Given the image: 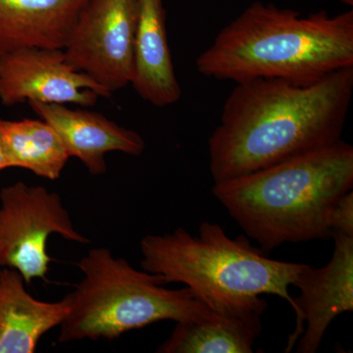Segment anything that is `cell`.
Listing matches in <instances>:
<instances>
[{"instance_id":"cell-15","label":"cell","mask_w":353,"mask_h":353,"mask_svg":"<svg viewBox=\"0 0 353 353\" xmlns=\"http://www.w3.org/2000/svg\"><path fill=\"white\" fill-rule=\"evenodd\" d=\"M11 168H23L48 180L61 176L70 155L57 132L41 119L3 120Z\"/></svg>"},{"instance_id":"cell-10","label":"cell","mask_w":353,"mask_h":353,"mask_svg":"<svg viewBox=\"0 0 353 353\" xmlns=\"http://www.w3.org/2000/svg\"><path fill=\"white\" fill-rule=\"evenodd\" d=\"M28 103L57 132L70 157L81 160L92 175L106 173L105 157L109 152L139 157L145 152V141L139 132L119 126L102 114L71 109L64 104Z\"/></svg>"},{"instance_id":"cell-9","label":"cell","mask_w":353,"mask_h":353,"mask_svg":"<svg viewBox=\"0 0 353 353\" xmlns=\"http://www.w3.org/2000/svg\"><path fill=\"white\" fill-rule=\"evenodd\" d=\"M334 252L321 268L306 265L294 287L299 296L296 326L290 334L285 352L297 343V353H315L321 345L331 323L339 315L353 310V236L333 233Z\"/></svg>"},{"instance_id":"cell-8","label":"cell","mask_w":353,"mask_h":353,"mask_svg":"<svg viewBox=\"0 0 353 353\" xmlns=\"http://www.w3.org/2000/svg\"><path fill=\"white\" fill-rule=\"evenodd\" d=\"M85 74L72 68L62 50L24 48L0 53V101L13 106L24 102L94 106L109 97Z\"/></svg>"},{"instance_id":"cell-1","label":"cell","mask_w":353,"mask_h":353,"mask_svg":"<svg viewBox=\"0 0 353 353\" xmlns=\"http://www.w3.org/2000/svg\"><path fill=\"white\" fill-rule=\"evenodd\" d=\"M353 67L310 85L282 79L236 83L208 141L214 183L338 143L350 112Z\"/></svg>"},{"instance_id":"cell-14","label":"cell","mask_w":353,"mask_h":353,"mask_svg":"<svg viewBox=\"0 0 353 353\" xmlns=\"http://www.w3.org/2000/svg\"><path fill=\"white\" fill-rule=\"evenodd\" d=\"M265 311L221 313L176 322L171 336L157 348L159 353H252L261 334Z\"/></svg>"},{"instance_id":"cell-13","label":"cell","mask_w":353,"mask_h":353,"mask_svg":"<svg viewBox=\"0 0 353 353\" xmlns=\"http://www.w3.org/2000/svg\"><path fill=\"white\" fill-rule=\"evenodd\" d=\"M15 269L0 271V353H34L44 334L69 312L68 296L57 303L34 299Z\"/></svg>"},{"instance_id":"cell-16","label":"cell","mask_w":353,"mask_h":353,"mask_svg":"<svg viewBox=\"0 0 353 353\" xmlns=\"http://www.w3.org/2000/svg\"><path fill=\"white\" fill-rule=\"evenodd\" d=\"M329 229L332 234L341 233L353 236L352 190L343 194L332 208L329 217Z\"/></svg>"},{"instance_id":"cell-3","label":"cell","mask_w":353,"mask_h":353,"mask_svg":"<svg viewBox=\"0 0 353 353\" xmlns=\"http://www.w3.org/2000/svg\"><path fill=\"white\" fill-rule=\"evenodd\" d=\"M353 188V148L343 139L266 168L214 183L213 196L268 253L331 238L332 208Z\"/></svg>"},{"instance_id":"cell-4","label":"cell","mask_w":353,"mask_h":353,"mask_svg":"<svg viewBox=\"0 0 353 353\" xmlns=\"http://www.w3.org/2000/svg\"><path fill=\"white\" fill-rule=\"evenodd\" d=\"M139 248L143 270L161 276L166 285H185L211 311H266L261 296L273 294L296 312L289 288L307 264L271 259L245 236L230 238L217 223H201L196 236L182 227L148 234Z\"/></svg>"},{"instance_id":"cell-17","label":"cell","mask_w":353,"mask_h":353,"mask_svg":"<svg viewBox=\"0 0 353 353\" xmlns=\"http://www.w3.org/2000/svg\"><path fill=\"white\" fill-rule=\"evenodd\" d=\"M2 122H3V119L0 118V171L6 170L7 168H11L10 159H9L6 141H4Z\"/></svg>"},{"instance_id":"cell-11","label":"cell","mask_w":353,"mask_h":353,"mask_svg":"<svg viewBox=\"0 0 353 353\" xmlns=\"http://www.w3.org/2000/svg\"><path fill=\"white\" fill-rule=\"evenodd\" d=\"M90 0H0V53L24 48L63 50Z\"/></svg>"},{"instance_id":"cell-12","label":"cell","mask_w":353,"mask_h":353,"mask_svg":"<svg viewBox=\"0 0 353 353\" xmlns=\"http://www.w3.org/2000/svg\"><path fill=\"white\" fill-rule=\"evenodd\" d=\"M131 85L143 101L157 108L176 103L182 94L172 61L162 0H139Z\"/></svg>"},{"instance_id":"cell-6","label":"cell","mask_w":353,"mask_h":353,"mask_svg":"<svg viewBox=\"0 0 353 353\" xmlns=\"http://www.w3.org/2000/svg\"><path fill=\"white\" fill-rule=\"evenodd\" d=\"M88 243L74 228L57 192L17 182L0 190V260L19 272L25 282L46 279L51 259L46 252L50 234Z\"/></svg>"},{"instance_id":"cell-18","label":"cell","mask_w":353,"mask_h":353,"mask_svg":"<svg viewBox=\"0 0 353 353\" xmlns=\"http://www.w3.org/2000/svg\"><path fill=\"white\" fill-rule=\"evenodd\" d=\"M1 267H2L1 260H0V271H1Z\"/></svg>"},{"instance_id":"cell-7","label":"cell","mask_w":353,"mask_h":353,"mask_svg":"<svg viewBox=\"0 0 353 353\" xmlns=\"http://www.w3.org/2000/svg\"><path fill=\"white\" fill-rule=\"evenodd\" d=\"M139 0H90L63 50L65 60L109 94L132 83Z\"/></svg>"},{"instance_id":"cell-5","label":"cell","mask_w":353,"mask_h":353,"mask_svg":"<svg viewBox=\"0 0 353 353\" xmlns=\"http://www.w3.org/2000/svg\"><path fill=\"white\" fill-rule=\"evenodd\" d=\"M77 266L83 279L67 294L70 308L59 343L114 340L157 322L190 321L210 313L189 288L167 289L161 276L137 270L108 248H92Z\"/></svg>"},{"instance_id":"cell-2","label":"cell","mask_w":353,"mask_h":353,"mask_svg":"<svg viewBox=\"0 0 353 353\" xmlns=\"http://www.w3.org/2000/svg\"><path fill=\"white\" fill-rule=\"evenodd\" d=\"M353 67V11L303 17L274 4L253 2L223 28L197 57L201 75L236 83L282 79L310 85Z\"/></svg>"}]
</instances>
